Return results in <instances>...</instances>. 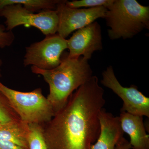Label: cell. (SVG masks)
<instances>
[{
    "mask_svg": "<svg viewBox=\"0 0 149 149\" xmlns=\"http://www.w3.org/2000/svg\"><path fill=\"white\" fill-rule=\"evenodd\" d=\"M119 117L123 132L130 138L133 149H149V136L143 122V116L120 111Z\"/></svg>",
    "mask_w": 149,
    "mask_h": 149,
    "instance_id": "11",
    "label": "cell"
},
{
    "mask_svg": "<svg viewBox=\"0 0 149 149\" xmlns=\"http://www.w3.org/2000/svg\"><path fill=\"white\" fill-rule=\"evenodd\" d=\"M0 16L6 19V30L11 31L17 26H32L46 36L57 32L58 16L57 11L47 10L38 13L27 10L19 4L7 6L0 11Z\"/></svg>",
    "mask_w": 149,
    "mask_h": 149,
    "instance_id": "5",
    "label": "cell"
},
{
    "mask_svg": "<svg viewBox=\"0 0 149 149\" xmlns=\"http://www.w3.org/2000/svg\"><path fill=\"white\" fill-rule=\"evenodd\" d=\"M1 61L0 59V68H1ZM0 71H1V69H0ZM0 75H1V73H0Z\"/></svg>",
    "mask_w": 149,
    "mask_h": 149,
    "instance_id": "20",
    "label": "cell"
},
{
    "mask_svg": "<svg viewBox=\"0 0 149 149\" xmlns=\"http://www.w3.org/2000/svg\"><path fill=\"white\" fill-rule=\"evenodd\" d=\"M132 147L130 142L123 137L116 145L115 149H131Z\"/></svg>",
    "mask_w": 149,
    "mask_h": 149,
    "instance_id": "19",
    "label": "cell"
},
{
    "mask_svg": "<svg viewBox=\"0 0 149 149\" xmlns=\"http://www.w3.org/2000/svg\"><path fill=\"white\" fill-rule=\"evenodd\" d=\"M28 125V149H47L42 125L37 124H29Z\"/></svg>",
    "mask_w": 149,
    "mask_h": 149,
    "instance_id": "14",
    "label": "cell"
},
{
    "mask_svg": "<svg viewBox=\"0 0 149 149\" xmlns=\"http://www.w3.org/2000/svg\"><path fill=\"white\" fill-rule=\"evenodd\" d=\"M114 0H74L66 1L65 4L71 8H80L85 7L86 8H93L104 6L108 7Z\"/></svg>",
    "mask_w": 149,
    "mask_h": 149,
    "instance_id": "16",
    "label": "cell"
},
{
    "mask_svg": "<svg viewBox=\"0 0 149 149\" xmlns=\"http://www.w3.org/2000/svg\"><path fill=\"white\" fill-rule=\"evenodd\" d=\"M0 149H26L8 141L0 140Z\"/></svg>",
    "mask_w": 149,
    "mask_h": 149,
    "instance_id": "18",
    "label": "cell"
},
{
    "mask_svg": "<svg viewBox=\"0 0 149 149\" xmlns=\"http://www.w3.org/2000/svg\"><path fill=\"white\" fill-rule=\"evenodd\" d=\"M102 85L109 88L123 101L120 111L149 118V98L132 85L129 88L123 86L118 81L113 67L109 65L102 73Z\"/></svg>",
    "mask_w": 149,
    "mask_h": 149,
    "instance_id": "7",
    "label": "cell"
},
{
    "mask_svg": "<svg viewBox=\"0 0 149 149\" xmlns=\"http://www.w3.org/2000/svg\"><path fill=\"white\" fill-rule=\"evenodd\" d=\"M67 41L70 58L83 56L89 60L96 51L103 48L101 27L97 22L78 29Z\"/></svg>",
    "mask_w": 149,
    "mask_h": 149,
    "instance_id": "9",
    "label": "cell"
},
{
    "mask_svg": "<svg viewBox=\"0 0 149 149\" xmlns=\"http://www.w3.org/2000/svg\"><path fill=\"white\" fill-rule=\"evenodd\" d=\"M99 120L100 135L91 149H115L124 135L120 117L114 116L104 108L100 113Z\"/></svg>",
    "mask_w": 149,
    "mask_h": 149,
    "instance_id": "10",
    "label": "cell"
},
{
    "mask_svg": "<svg viewBox=\"0 0 149 149\" xmlns=\"http://www.w3.org/2000/svg\"><path fill=\"white\" fill-rule=\"evenodd\" d=\"M15 35L11 31H6L0 24V48H4L11 45L15 40Z\"/></svg>",
    "mask_w": 149,
    "mask_h": 149,
    "instance_id": "17",
    "label": "cell"
},
{
    "mask_svg": "<svg viewBox=\"0 0 149 149\" xmlns=\"http://www.w3.org/2000/svg\"><path fill=\"white\" fill-rule=\"evenodd\" d=\"M0 91L8 99L21 121L27 124L42 125L55 114L47 99L43 95L41 88L22 92L11 89L0 81Z\"/></svg>",
    "mask_w": 149,
    "mask_h": 149,
    "instance_id": "4",
    "label": "cell"
},
{
    "mask_svg": "<svg viewBox=\"0 0 149 149\" xmlns=\"http://www.w3.org/2000/svg\"><path fill=\"white\" fill-rule=\"evenodd\" d=\"M62 0H0V11L7 6L19 4L27 10L37 11L54 10Z\"/></svg>",
    "mask_w": 149,
    "mask_h": 149,
    "instance_id": "13",
    "label": "cell"
},
{
    "mask_svg": "<svg viewBox=\"0 0 149 149\" xmlns=\"http://www.w3.org/2000/svg\"><path fill=\"white\" fill-rule=\"evenodd\" d=\"M21 120L13 108L8 99L0 91V123Z\"/></svg>",
    "mask_w": 149,
    "mask_h": 149,
    "instance_id": "15",
    "label": "cell"
},
{
    "mask_svg": "<svg viewBox=\"0 0 149 149\" xmlns=\"http://www.w3.org/2000/svg\"><path fill=\"white\" fill-rule=\"evenodd\" d=\"M1 123H0V126H1Z\"/></svg>",
    "mask_w": 149,
    "mask_h": 149,
    "instance_id": "21",
    "label": "cell"
},
{
    "mask_svg": "<svg viewBox=\"0 0 149 149\" xmlns=\"http://www.w3.org/2000/svg\"><path fill=\"white\" fill-rule=\"evenodd\" d=\"M29 125L21 120L1 124L0 140L8 141L28 149Z\"/></svg>",
    "mask_w": 149,
    "mask_h": 149,
    "instance_id": "12",
    "label": "cell"
},
{
    "mask_svg": "<svg viewBox=\"0 0 149 149\" xmlns=\"http://www.w3.org/2000/svg\"><path fill=\"white\" fill-rule=\"evenodd\" d=\"M104 93L93 75L72 93L66 104L42 125L47 149H91L100 135Z\"/></svg>",
    "mask_w": 149,
    "mask_h": 149,
    "instance_id": "1",
    "label": "cell"
},
{
    "mask_svg": "<svg viewBox=\"0 0 149 149\" xmlns=\"http://www.w3.org/2000/svg\"><path fill=\"white\" fill-rule=\"evenodd\" d=\"M67 48L66 39L58 34L47 35L26 48L23 65L45 70L54 69L60 64L63 52Z\"/></svg>",
    "mask_w": 149,
    "mask_h": 149,
    "instance_id": "6",
    "label": "cell"
},
{
    "mask_svg": "<svg viewBox=\"0 0 149 149\" xmlns=\"http://www.w3.org/2000/svg\"><path fill=\"white\" fill-rule=\"evenodd\" d=\"M31 70L42 75L49 85L47 98L55 113L66 104L74 91L93 76L88 60L83 56L70 58L66 55L54 69L45 70L32 66Z\"/></svg>",
    "mask_w": 149,
    "mask_h": 149,
    "instance_id": "2",
    "label": "cell"
},
{
    "mask_svg": "<svg viewBox=\"0 0 149 149\" xmlns=\"http://www.w3.org/2000/svg\"><path fill=\"white\" fill-rule=\"evenodd\" d=\"M62 1L56 10L58 16L57 34L66 39L72 32L88 26L96 19L104 18L107 11L104 6L93 8H71Z\"/></svg>",
    "mask_w": 149,
    "mask_h": 149,
    "instance_id": "8",
    "label": "cell"
},
{
    "mask_svg": "<svg viewBox=\"0 0 149 149\" xmlns=\"http://www.w3.org/2000/svg\"><path fill=\"white\" fill-rule=\"evenodd\" d=\"M104 18L111 40L130 39L149 28V6L136 0H114L107 8Z\"/></svg>",
    "mask_w": 149,
    "mask_h": 149,
    "instance_id": "3",
    "label": "cell"
}]
</instances>
